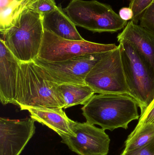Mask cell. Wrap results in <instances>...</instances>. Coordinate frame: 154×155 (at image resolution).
Segmentation results:
<instances>
[{"instance_id":"11","label":"cell","mask_w":154,"mask_h":155,"mask_svg":"<svg viewBox=\"0 0 154 155\" xmlns=\"http://www.w3.org/2000/svg\"><path fill=\"white\" fill-rule=\"evenodd\" d=\"M20 61L0 39V100L4 105H17V87Z\"/></svg>"},{"instance_id":"12","label":"cell","mask_w":154,"mask_h":155,"mask_svg":"<svg viewBox=\"0 0 154 155\" xmlns=\"http://www.w3.org/2000/svg\"><path fill=\"white\" fill-rule=\"evenodd\" d=\"M118 41L129 43L154 75V35L132 20L128 22Z\"/></svg>"},{"instance_id":"21","label":"cell","mask_w":154,"mask_h":155,"mask_svg":"<svg viewBox=\"0 0 154 155\" xmlns=\"http://www.w3.org/2000/svg\"><path fill=\"white\" fill-rule=\"evenodd\" d=\"M154 124V98L143 114H141L137 125Z\"/></svg>"},{"instance_id":"18","label":"cell","mask_w":154,"mask_h":155,"mask_svg":"<svg viewBox=\"0 0 154 155\" xmlns=\"http://www.w3.org/2000/svg\"><path fill=\"white\" fill-rule=\"evenodd\" d=\"M140 25L154 35V0L140 17Z\"/></svg>"},{"instance_id":"10","label":"cell","mask_w":154,"mask_h":155,"mask_svg":"<svg viewBox=\"0 0 154 155\" xmlns=\"http://www.w3.org/2000/svg\"><path fill=\"white\" fill-rule=\"evenodd\" d=\"M31 117L14 120L0 118V155H20L35 133Z\"/></svg>"},{"instance_id":"3","label":"cell","mask_w":154,"mask_h":155,"mask_svg":"<svg viewBox=\"0 0 154 155\" xmlns=\"http://www.w3.org/2000/svg\"><path fill=\"white\" fill-rule=\"evenodd\" d=\"M44 34L42 16L32 9L25 10L16 23L1 35L6 47L21 63L38 58Z\"/></svg>"},{"instance_id":"14","label":"cell","mask_w":154,"mask_h":155,"mask_svg":"<svg viewBox=\"0 0 154 155\" xmlns=\"http://www.w3.org/2000/svg\"><path fill=\"white\" fill-rule=\"evenodd\" d=\"M44 30L63 39L72 41H84L74 23L61 6L42 16Z\"/></svg>"},{"instance_id":"9","label":"cell","mask_w":154,"mask_h":155,"mask_svg":"<svg viewBox=\"0 0 154 155\" xmlns=\"http://www.w3.org/2000/svg\"><path fill=\"white\" fill-rule=\"evenodd\" d=\"M71 130L74 136L61 137V142L78 155H107L110 139L103 128L87 122L79 123L72 120Z\"/></svg>"},{"instance_id":"13","label":"cell","mask_w":154,"mask_h":155,"mask_svg":"<svg viewBox=\"0 0 154 155\" xmlns=\"http://www.w3.org/2000/svg\"><path fill=\"white\" fill-rule=\"evenodd\" d=\"M27 110L35 122L48 127L61 137L74 136L71 128L72 120L67 116L62 108L32 107Z\"/></svg>"},{"instance_id":"6","label":"cell","mask_w":154,"mask_h":155,"mask_svg":"<svg viewBox=\"0 0 154 155\" xmlns=\"http://www.w3.org/2000/svg\"><path fill=\"white\" fill-rule=\"evenodd\" d=\"M85 83L99 94H120L130 96L119 46L107 52L91 69Z\"/></svg>"},{"instance_id":"16","label":"cell","mask_w":154,"mask_h":155,"mask_svg":"<svg viewBox=\"0 0 154 155\" xmlns=\"http://www.w3.org/2000/svg\"><path fill=\"white\" fill-rule=\"evenodd\" d=\"M37 1L12 0L4 9L0 10L1 34L12 27L25 10L33 9Z\"/></svg>"},{"instance_id":"1","label":"cell","mask_w":154,"mask_h":155,"mask_svg":"<svg viewBox=\"0 0 154 155\" xmlns=\"http://www.w3.org/2000/svg\"><path fill=\"white\" fill-rule=\"evenodd\" d=\"M16 102L21 110L32 107H64L59 84L33 61L20 63Z\"/></svg>"},{"instance_id":"7","label":"cell","mask_w":154,"mask_h":155,"mask_svg":"<svg viewBox=\"0 0 154 155\" xmlns=\"http://www.w3.org/2000/svg\"><path fill=\"white\" fill-rule=\"evenodd\" d=\"M118 47L115 44H103L85 40H66L44 30L42 44L38 58L48 61L60 62L78 55L111 51Z\"/></svg>"},{"instance_id":"4","label":"cell","mask_w":154,"mask_h":155,"mask_svg":"<svg viewBox=\"0 0 154 155\" xmlns=\"http://www.w3.org/2000/svg\"><path fill=\"white\" fill-rule=\"evenodd\" d=\"M64 11L76 26L93 32L113 33L128 23L111 6L96 0H71Z\"/></svg>"},{"instance_id":"19","label":"cell","mask_w":154,"mask_h":155,"mask_svg":"<svg viewBox=\"0 0 154 155\" xmlns=\"http://www.w3.org/2000/svg\"><path fill=\"white\" fill-rule=\"evenodd\" d=\"M154 0H130L129 7L133 10L134 17L132 21L137 24L145 10L152 3Z\"/></svg>"},{"instance_id":"22","label":"cell","mask_w":154,"mask_h":155,"mask_svg":"<svg viewBox=\"0 0 154 155\" xmlns=\"http://www.w3.org/2000/svg\"><path fill=\"white\" fill-rule=\"evenodd\" d=\"M120 155H154V140L140 148L128 152H123Z\"/></svg>"},{"instance_id":"24","label":"cell","mask_w":154,"mask_h":155,"mask_svg":"<svg viewBox=\"0 0 154 155\" xmlns=\"http://www.w3.org/2000/svg\"></svg>"},{"instance_id":"5","label":"cell","mask_w":154,"mask_h":155,"mask_svg":"<svg viewBox=\"0 0 154 155\" xmlns=\"http://www.w3.org/2000/svg\"><path fill=\"white\" fill-rule=\"evenodd\" d=\"M118 41L130 96L137 102L142 114L154 98V75L131 44Z\"/></svg>"},{"instance_id":"20","label":"cell","mask_w":154,"mask_h":155,"mask_svg":"<svg viewBox=\"0 0 154 155\" xmlns=\"http://www.w3.org/2000/svg\"><path fill=\"white\" fill-rule=\"evenodd\" d=\"M57 7L55 0H38L34 4L33 9L43 16L54 11Z\"/></svg>"},{"instance_id":"23","label":"cell","mask_w":154,"mask_h":155,"mask_svg":"<svg viewBox=\"0 0 154 155\" xmlns=\"http://www.w3.org/2000/svg\"><path fill=\"white\" fill-rule=\"evenodd\" d=\"M119 15L122 20L127 21L133 19L134 12L133 10L129 7H123L119 11Z\"/></svg>"},{"instance_id":"8","label":"cell","mask_w":154,"mask_h":155,"mask_svg":"<svg viewBox=\"0 0 154 155\" xmlns=\"http://www.w3.org/2000/svg\"><path fill=\"white\" fill-rule=\"evenodd\" d=\"M107 52L78 55L60 62L48 61L39 58L33 61L43 68L58 84H85L88 74Z\"/></svg>"},{"instance_id":"17","label":"cell","mask_w":154,"mask_h":155,"mask_svg":"<svg viewBox=\"0 0 154 155\" xmlns=\"http://www.w3.org/2000/svg\"><path fill=\"white\" fill-rule=\"evenodd\" d=\"M154 140V124L137 125L127 137L123 152H128L140 148Z\"/></svg>"},{"instance_id":"2","label":"cell","mask_w":154,"mask_h":155,"mask_svg":"<svg viewBox=\"0 0 154 155\" xmlns=\"http://www.w3.org/2000/svg\"><path fill=\"white\" fill-rule=\"evenodd\" d=\"M138 104L132 97L120 94L94 95L81 108L86 122L105 130L127 129L130 122L139 119Z\"/></svg>"},{"instance_id":"15","label":"cell","mask_w":154,"mask_h":155,"mask_svg":"<svg viewBox=\"0 0 154 155\" xmlns=\"http://www.w3.org/2000/svg\"><path fill=\"white\" fill-rule=\"evenodd\" d=\"M59 88L64 99V108L84 105L96 94L86 84H59Z\"/></svg>"}]
</instances>
